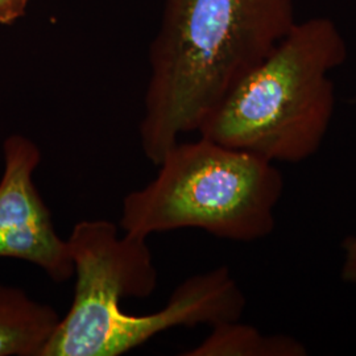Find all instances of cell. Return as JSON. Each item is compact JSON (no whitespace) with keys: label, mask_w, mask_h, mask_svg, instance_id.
Instances as JSON below:
<instances>
[{"label":"cell","mask_w":356,"mask_h":356,"mask_svg":"<svg viewBox=\"0 0 356 356\" xmlns=\"http://www.w3.org/2000/svg\"><path fill=\"white\" fill-rule=\"evenodd\" d=\"M296 23V0H165L139 126L148 161L198 132Z\"/></svg>","instance_id":"cell-1"},{"label":"cell","mask_w":356,"mask_h":356,"mask_svg":"<svg viewBox=\"0 0 356 356\" xmlns=\"http://www.w3.org/2000/svg\"><path fill=\"white\" fill-rule=\"evenodd\" d=\"M346 60V40L331 19L297 22L229 91L200 136L273 164L304 163L329 132L335 111L330 74Z\"/></svg>","instance_id":"cell-2"},{"label":"cell","mask_w":356,"mask_h":356,"mask_svg":"<svg viewBox=\"0 0 356 356\" xmlns=\"http://www.w3.org/2000/svg\"><path fill=\"white\" fill-rule=\"evenodd\" d=\"M151 182L123 198L119 227L148 239L198 229L232 242L269 236L284 194L280 169L254 153L200 136L178 141Z\"/></svg>","instance_id":"cell-3"},{"label":"cell","mask_w":356,"mask_h":356,"mask_svg":"<svg viewBox=\"0 0 356 356\" xmlns=\"http://www.w3.org/2000/svg\"><path fill=\"white\" fill-rule=\"evenodd\" d=\"M247 300L229 267L182 281L160 310L135 316L122 305L73 330L57 334L45 356H119L176 327H210L242 318Z\"/></svg>","instance_id":"cell-4"},{"label":"cell","mask_w":356,"mask_h":356,"mask_svg":"<svg viewBox=\"0 0 356 356\" xmlns=\"http://www.w3.org/2000/svg\"><path fill=\"white\" fill-rule=\"evenodd\" d=\"M40 163L41 151L32 139L13 134L3 141L0 257L31 263L54 282H65L74 277L73 260L35 184Z\"/></svg>","instance_id":"cell-5"},{"label":"cell","mask_w":356,"mask_h":356,"mask_svg":"<svg viewBox=\"0 0 356 356\" xmlns=\"http://www.w3.org/2000/svg\"><path fill=\"white\" fill-rule=\"evenodd\" d=\"M60 319L53 306L0 284V356H41Z\"/></svg>","instance_id":"cell-6"},{"label":"cell","mask_w":356,"mask_h":356,"mask_svg":"<svg viewBox=\"0 0 356 356\" xmlns=\"http://www.w3.org/2000/svg\"><path fill=\"white\" fill-rule=\"evenodd\" d=\"M186 356H305L307 348L286 334H264L239 321L211 327L204 341Z\"/></svg>","instance_id":"cell-7"},{"label":"cell","mask_w":356,"mask_h":356,"mask_svg":"<svg viewBox=\"0 0 356 356\" xmlns=\"http://www.w3.org/2000/svg\"><path fill=\"white\" fill-rule=\"evenodd\" d=\"M342 267L341 277L356 289V235L347 236L342 243Z\"/></svg>","instance_id":"cell-8"},{"label":"cell","mask_w":356,"mask_h":356,"mask_svg":"<svg viewBox=\"0 0 356 356\" xmlns=\"http://www.w3.org/2000/svg\"><path fill=\"white\" fill-rule=\"evenodd\" d=\"M31 0H0V26H10L22 19Z\"/></svg>","instance_id":"cell-9"},{"label":"cell","mask_w":356,"mask_h":356,"mask_svg":"<svg viewBox=\"0 0 356 356\" xmlns=\"http://www.w3.org/2000/svg\"><path fill=\"white\" fill-rule=\"evenodd\" d=\"M355 101H356V98H355Z\"/></svg>","instance_id":"cell-10"}]
</instances>
